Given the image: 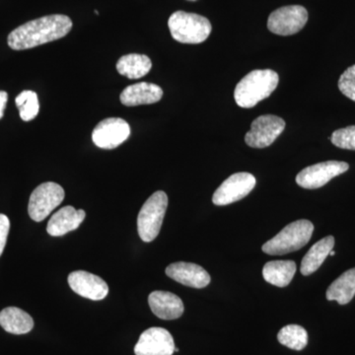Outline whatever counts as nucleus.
<instances>
[{"instance_id": "21", "label": "nucleus", "mask_w": 355, "mask_h": 355, "mask_svg": "<svg viewBox=\"0 0 355 355\" xmlns=\"http://www.w3.org/2000/svg\"><path fill=\"white\" fill-rule=\"evenodd\" d=\"M153 67L150 58L146 55L130 53L123 55L116 62V70L128 79H139L146 76Z\"/></svg>"}, {"instance_id": "27", "label": "nucleus", "mask_w": 355, "mask_h": 355, "mask_svg": "<svg viewBox=\"0 0 355 355\" xmlns=\"http://www.w3.org/2000/svg\"><path fill=\"white\" fill-rule=\"evenodd\" d=\"M9 229H10V221L8 217L4 214H0V257L6 248Z\"/></svg>"}, {"instance_id": "20", "label": "nucleus", "mask_w": 355, "mask_h": 355, "mask_svg": "<svg viewBox=\"0 0 355 355\" xmlns=\"http://www.w3.org/2000/svg\"><path fill=\"white\" fill-rule=\"evenodd\" d=\"M296 263L293 261H272L263 268V277L266 282L277 287H286L293 279Z\"/></svg>"}, {"instance_id": "19", "label": "nucleus", "mask_w": 355, "mask_h": 355, "mask_svg": "<svg viewBox=\"0 0 355 355\" xmlns=\"http://www.w3.org/2000/svg\"><path fill=\"white\" fill-rule=\"evenodd\" d=\"M334 246H335V238L333 236L324 237L316 244L313 245L301 263V273L308 277L316 272L326 260L327 257L330 254L331 251H333Z\"/></svg>"}, {"instance_id": "11", "label": "nucleus", "mask_w": 355, "mask_h": 355, "mask_svg": "<svg viewBox=\"0 0 355 355\" xmlns=\"http://www.w3.org/2000/svg\"><path fill=\"white\" fill-rule=\"evenodd\" d=\"M130 135V125L121 118H108L100 121L92 132L93 142L103 149L120 146Z\"/></svg>"}, {"instance_id": "18", "label": "nucleus", "mask_w": 355, "mask_h": 355, "mask_svg": "<svg viewBox=\"0 0 355 355\" xmlns=\"http://www.w3.org/2000/svg\"><path fill=\"white\" fill-rule=\"evenodd\" d=\"M0 326L7 333L24 335L34 328V320L20 308L7 307L0 312Z\"/></svg>"}, {"instance_id": "30", "label": "nucleus", "mask_w": 355, "mask_h": 355, "mask_svg": "<svg viewBox=\"0 0 355 355\" xmlns=\"http://www.w3.org/2000/svg\"><path fill=\"white\" fill-rule=\"evenodd\" d=\"M175 352H179V349H176V347H175Z\"/></svg>"}, {"instance_id": "3", "label": "nucleus", "mask_w": 355, "mask_h": 355, "mask_svg": "<svg viewBox=\"0 0 355 355\" xmlns=\"http://www.w3.org/2000/svg\"><path fill=\"white\" fill-rule=\"evenodd\" d=\"M314 225L312 222L300 219L292 222L282 231L272 238L270 241L263 244V253L270 256H282L302 249L312 237Z\"/></svg>"}, {"instance_id": "12", "label": "nucleus", "mask_w": 355, "mask_h": 355, "mask_svg": "<svg viewBox=\"0 0 355 355\" xmlns=\"http://www.w3.org/2000/svg\"><path fill=\"white\" fill-rule=\"evenodd\" d=\"M175 352L174 338L166 329H148L139 336L135 347V355H173Z\"/></svg>"}, {"instance_id": "14", "label": "nucleus", "mask_w": 355, "mask_h": 355, "mask_svg": "<svg viewBox=\"0 0 355 355\" xmlns=\"http://www.w3.org/2000/svg\"><path fill=\"white\" fill-rule=\"evenodd\" d=\"M166 275L175 282L193 288H203L210 282L209 273L197 263L184 261L171 263L166 268Z\"/></svg>"}, {"instance_id": "8", "label": "nucleus", "mask_w": 355, "mask_h": 355, "mask_svg": "<svg viewBox=\"0 0 355 355\" xmlns=\"http://www.w3.org/2000/svg\"><path fill=\"white\" fill-rule=\"evenodd\" d=\"M286 128V121L275 114H263L252 123L251 130L245 135L247 146L266 148L272 146Z\"/></svg>"}, {"instance_id": "10", "label": "nucleus", "mask_w": 355, "mask_h": 355, "mask_svg": "<svg viewBox=\"0 0 355 355\" xmlns=\"http://www.w3.org/2000/svg\"><path fill=\"white\" fill-rule=\"evenodd\" d=\"M256 182V178L250 173H235L219 186L214 193L212 202L222 207L241 200L254 190Z\"/></svg>"}, {"instance_id": "2", "label": "nucleus", "mask_w": 355, "mask_h": 355, "mask_svg": "<svg viewBox=\"0 0 355 355\" xmlns=\"http://www.w3.org/2000/svg\"><path fill=\"white\" fill-rule=\"evenodd\" d=\"M279 74L275 70H253L236 85L235 101L241 108H253L272 95L279 85Z\"/></svg>"}, {"instance_id": "24", "label": "nucleus", "mask_w": 355, "mask_h": 355, "mask_svg": "<svg viewBox=\"0 0 355 355\" xmlns=\"http://www.w3.org/2000/svg\"><path fill=\"white\" fill-rule=\"evenodd\" d=\"M15 104L19 110L20 118L24 121L34 120L38 116L40 104L38 96L34 91L25 90L16 97Z\"/></svg>"}, {"instance_id": "15", "label": "nucleus", "mask_w": 355, "mask_h": 355, "mask_svg": "<svg viewBox=\"0 0 355 355\" xmlns=\"http://www.w3.org/2000/svg\"><path fill=\"white\" fill-rule=\"evenodd\" d=\"M148 304L153 314L162 320H176L184 309L182 299L168 291H153L149 295Z\"/></svg>"}, {"instance_id": "4", "label": "nucleus", "mask_w": 355, "mask_h": 355, "mask_svg": "<svg viewBox=\"0 0 355 355\" xmlns=\"http://www.w3.org/2000/svg\"><path fill=\"white\" fill-rule=\"evenodd\" d=\"M168 27L173 39L182 44H200L207 41L212 27L209 20L196 13L176 11L170 16Z\"/></svg>"}, {"instance_id": "5", "label": "nucleus", "mask_w": 355, "mask_h": 355, "mask_svg": "<svg viewBox=\"0 0 355 355\" xmlns=\"http://www.w3.org/2000/svg\"><path fill=\"white\" fill-rule=\"evenodd\" d=\"M168 207L167 195L156 191L144 203L137 217V230L142 241L153 242L157 237Z\"/></svg>"}, {"instance_id": "17", "label": "nucleus", "mask_w": 355, "mask_h": 355, "mask_svg": "<svg viewBox=\"0 0 355 355\" xmlns=\"http://www.w3.org/2000/svg\"><path fill=\"white\" fill-rule=\"evenodd\" d=\"M163 90L153 83H140L128 86L121 92L120 99L121 104L128 107L150 105L162 99Z\"/></svg>"}, {"instance_id": "26", "label": "nucleus", "mask_w": 355, "mask_h": 355, "mask_svg": "<svg viewBox=\"0 0 355 355\" xmlns=\"http://www.w3.org/2000/svg\"><path fill=\"white\" fill-rule=\"evenodd\" d=\"M338 89L345 97L355 102V64L349 67L340 76Z\"/></svg>"}, {"instance_id": "16", "label": "nucleus", "mask_w": 355, "mask_h": 355, "mask_svg": "<svg viewBox=\"0 0 355 355\" xmlns=\"http://www.w3.org/2000/svg\"><path fill=\"white\" fill-rule=\"evenodd\" d=\"M85 217L86 214L83 209L77 210L73 207L67 205L51 216L46 226V231L53 237L64 236L70 231L76 230Z\"/></svg>"}, {"instance_id": "6", "label": "nucleus", "mask_w": 355, "mask_h": 355, "mask_svg": "<svg viewBox=\"0 0 355 355\" xmlns=\"http://www.w3.org/2000/svg\"><path fill=\"white\" fill-rule=\"evenodd\" d=\"M64 200V190L53 182L40 184L33 191L28 205V212L33 220L43 221Z\"/></svg>"}, {"instance_id": "1", "label": "nucleus", "mask_w": 355, "mask_h": 355, "mask_svg": "<svg viewBox=\"0 0 355 355\" xmlns=\"http://www.w3.org/2000/svg\"><path fill=\"white\" fill-rule=\"evenodd\" d=\"M72 28V21L62 14L44 16L16 28L8 36L12 50L23 51L64 38Z\"/></svg>"}, {"instance_id": "7", "label": "nucleus", "mask_w": 355, "mask_h": 355, "mask_svg": "<svg viewBox=\"0 0 355 355\" xmlns=\"http://www.w3.org/2000/svg\"><path fill=\"white\" fill-rule=\"evenodd\" d=\"M308 11L301 6L280 7L270 14L268 19V28L270 32L279 36H291L297 34L307 23Z\"/></svg>"}, {"instance_id": "13", "label": "nucleus", "mask_w": 355, "mask_h": 355, "mask_svg": "<svg viewBox=\"0 0 355 355\" xmlns=\"http://www.w3.org/2000/svg\"><path fill=\"white\" fill-rule=\"evenodd\" d=\"M69 284L76 294L90 300H103L109 293L108 284L104 279L85 270L70 273Z\"/></svg>"}, {"instance_id": "9", "label": "nucleus", "mask_w": 355, "mask_h": 355, "mask_svg": "<svg viewBox=\"0 0 355 355\" xmlns=\"http://www.w3.org/2000/svg\"><path fill=\"white\" fill-rule=\"evenodd\" d=\"M349 169V165L342 161H326L309 166L296 176V183L308 190L322 188L331 179L340 176Z\"/></svg>"}, {"instance_id": "23", "label": "nucleus", "mask_w": 355, "mask_h": 355, "mask_svg": "<svg viewBox=\"0 0 355 355\" xmlns=\"http://www.w3.org/2000/svg\"><path fill=\"white\" fill-rule=\"evenodd\" d=\"M277 340L288 349L302 350L308 345V333L303 327L298 324H288L279 331Z\"/></svg>"}, {"instance_id": "28", "label": "nucleus", "mask_w": 355, "mask_h": 355, "mask_svg": "<svg viewBox=\"0 0 355 355\" xmlns=\"http://www.w3.org/2000/svg\"><path fill=\"white\" fill-rule=\"evenodd\" d=\"M7 100H8V94L6 91H0V120L4 114V110L6 108Z\"/></svg>"}, {"instance_id": "25", "label": "nucleus", "mask_w": 355, "mask_h": 355, "mask_svg": "<svg viewBox=\"0 0 355 355\" xmlns=\"http://www.w3.org/2000/svg\"><path fill=\"white\" fill-rule=\"evenodd\" d=\"M331 144L336 147L347 150H355V125L340 128L333 132Z\"/></svg>"}, {"instance_id": "29", "label": "nucleus", "mask_w": 355, "mask_h": 355, "mask_svg": "<svg viewBox=\"0 0 355 355\" xmlns=\"http://www.w3.org/2000/svg\"><path fill=\"white\" fill-rule=\"evenodd\" d=\"M335 254H336V252L335 251H331V253H330V254H329V256L333 257V256H335Z\"/></svg>"}, {"instance_id": "22", "label": "nucleus", "mask_w": 355, "mask_h": 355, "mask_svg": "<svg viewBox=\"0 0 355 355\" xmlns=\"http://www.w3.org/2000/svg\"><path fill=\"white\" fill-rule=\"evenodd\" d=\"M355 295V268L343 272L329 286L327 299L336 301L338 304L345 305L352 300Z\"/></svg>"}]
</instances>
